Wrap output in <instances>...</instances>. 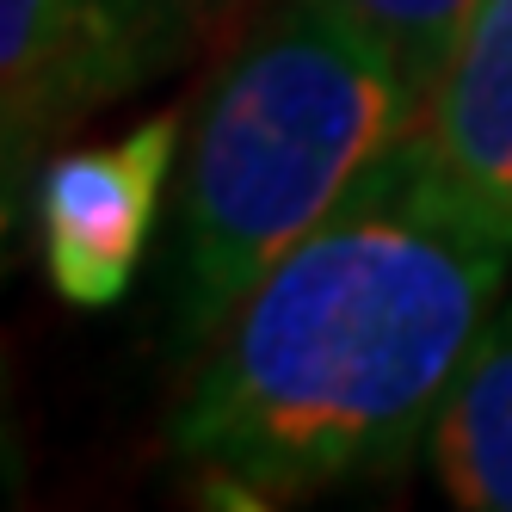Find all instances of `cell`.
<instances>
[{
    "label": "cell",
    "mask_w": 512,
    "mask_h": 512,
    "mask_svg": "<svg viewBox=\"0 0 512 512\" xmlns=\"http://www.w3.org/2000/svg\"><path fill=\"white\" fill-rule=\"evenodd\" d=\"M420 87L346 0H266L204 81L173 173L167 340L210 346L235 303L420 124Z\"/></svg>",
    "instance_id": "2"
},
{
    "label": "cell",
    "mask_w": 512,
    "mask_h": 512,
    "mask_svg": "<svg viewBox=\"0 0 512 512\" xmlns=\"http://www.w3.org/2000/svg\"><path fill=\"white\" fill-rule=\"evenodd\" d=\"M93 112L81 25L68 0H0V142H7V229L31 210L44 149Z\"/></svg>",
    "instance_id": "5"
},
{
    "label": "cell",
    "mask_w": 512,
    "mask_h": 512,
    "mask_svg": "<svg viewBox=\"0 0 512 512\" xmlns=\"http://www.w3.org/2000/svg\"><path fill=\"white\" fill-rule=\"evenodd\" d=\"M179 149H186V118L155 112L118 142L44 161L38 186H31V229H38L44 272L62 303H124L161 223L167 179L179 173Z\"/></svg>",
    "instance_id": "3"
},
{
    "label": "cell",
    "mask_w": 512,
    "mask_h": 512,
    "mask_svg": "<svg viewBox=\"0 0 512 512\" xmlns=\"http://www.w3.org/2000/svg\"><path fill=\"white\" fill-rule=\"evenodd\" d=\"M68 7L81 25L87 93L93 105H112L173 68L241 0H68Z\"/></svg>",
    "instance_id": "7"
},
{
    "label": "cell",
    "mask_w": 512,
    "mask_h": 512,
    "mask_svg": "<svg viewBox=\"0 0 512 512\" xmlns=\"http://www.w3.org/2000/svg\"><path fill=\"white\" fill-rule=\"evenodd\" d=\"M408 142L438 198L512 241V0H475Z\"/></svg>",
    "instance_id": "4"
},
{
    "label": "cell",
    "mask_w": 512,
    "mask_h": 512,
    "mask_svg": "<svg viewBox=\"0 0 512 512\" xmlns=\"http://www.w3.org/2000/svg\"><path fill=\"white\" fill-rule=\"evenodd\" d=\"M506 278L512 241L457 216L395 142L210 334L167 420L173 463L223 506L408 469Z\"/></svg>",
    "instance_id": "1"
},
{
    "label": "cell",
    "mask_w": 512,
    "mask_h": 512,
    "mask_svg": "<svg viewBox=\"0 0 512 512\" xmlns=\"http://www.w3.org/2000/svg\"><path fill=\"white\" fill-rule=\"evenodd\" d=\"M438 494L463 512H512V297L488 315L426 438Z\"/></svg>",
    "instance_id": "6"
},
{
    "label": "cell",
    "mask_w": 512,
    "mask_h": 512,
    "mask_svg": "<svg viewBox=\"0 0 512 512\" xmlns=\"http://www.w3.org/2000/svg\"><path fill=\"white\" fill-rule=\"evenodd\" d=\"M346 7L389 44V56L401 62V75L420 87V99L432 93L438 68L451 62L463 25L475 13V0H346Z\"/></svg>",
    "instance_id": "8"
}]
</instances>
